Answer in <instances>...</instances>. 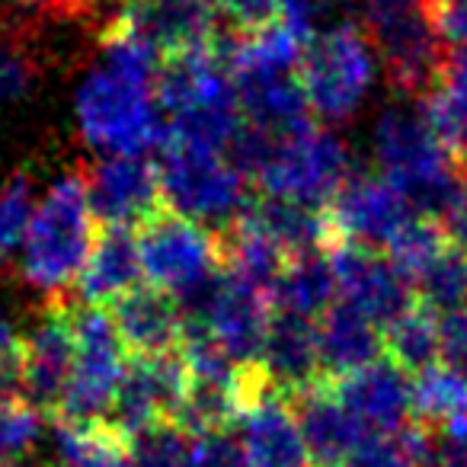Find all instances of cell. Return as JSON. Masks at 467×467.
Returning <instances> with one entry per match:
<instances>
[{
  "label": "cell",
  "instance_id": "obj_1",
  "mask_svg": "<svg viewBox=\"0 0 467 467\" xmlns=\"http://www.w3.org/2000/svg\"><path fill=\"white\" fill-rule=\"evenodd\" d=\"M231 161L263 195L327 208L352 176L349 154L330 131L301 122L285 131H263L244 122L231 141Z\"/></svg>",
  "mask_w": 467,
  "mask_h": 467
},
{
  "label": "cell",
  "instance_id": "obj_2",
  "mask_svg": "<svg viewBox=\"0 0 467 467\" xmlns=\"http://www.w3.org/2000/svg\"><path fill=\"white\" fill-rule=\"evenodd\" d=\"M375 154L381 176L410 195L416 212L435 221L467 182V170L435 135L420 103L384 112L375 129Z\"/></svg>",
  "mask_w": 467,
  "mask_h": 467
},
{
  "label": "cell",
  "instance_id": "obj_3",
  "mask_svg": "<svg viewBox=\"0 0 467 467\" xmlns=\"http://www.w3.org/2000/svg\"><path fill=\"white\" fill-rule=\"evenodd\" d=\"M99 221L87 195V176L71 173L58 180L39 202L23 241V279L39 292L61 295L80 279Z\"/></svg>",
  "mask_w": 467,
  "mask_h": 467
},
{
  "label": "cell",
  "instance_id": "obj_4",
  "mask_svg": "<svg viewBox=\"0 0 467 467\" xmlns=\"http://www.w3.org/2000/svg\"><path fill=\"white\" fill-rule=\"evenodd\" d=\"M157 106L154 80L103 65L78 93V122L84 138L106 154L144 157L167 138V122Z\"/></svg>",
  "mask_w": 467,
  "mask_h": 467
},
{
  "label": "cell",
  "instance_id": "obj_5",
  "mask_svg": "<svg viewBox=\"0 0 467 467\" xmlns=\"http://www.w3.org/2000/svg\"><path fill=\"white\" fill-rule=\"evenodd\" d=\"M157 170L167 208L218 234L254 205L247 173L231 161L227 150L163 138Z\"/></svg>",
  "mask_w": 467,
  "mask_h": 467
},
{
  "label": "cell",
  "instance_id": "obj_6",
  "mask_svg": "<svg viewBox=\"0 0 467 467\" xmlns=\"http://www.w3.org/2000/svg\"><path fill=\"white\" fill-rule=\"evenodd\" d=\"M144 282L180 305L202 295L224 269L221 234L173 208H161L135 227Z\"/></svg>",
  "mask_w": 467,
  "mask_h": 467
},
{
  "label": "cell",
  "instance_id": "obj_7",
  "mask_svg": "<svg viewBox=\"0 0 467 467\" xmlns=\"http://www.w3.org/2000/svg\"><path fill=\"white\" fill-rule=\"evenodd\" d=\"M375 80V52L356 23L314 33L298 65V84L307 109L327 122L349 119L368 97Z\"/></svg>",
  "mask_w": 467,
  "mask_h": 467
},
{
  "label": "cell",
  "instance_id": "obj_8",
  "mask_svg": "<svg viewBox=\"0 0 467 467\" xmlns=\"http://www.w3.org/2000/svg\"><path fill=\"white\" fill-rule=\"evenodd\" d=\"M365 23L390 84L410 97H426L448 58L426 0H365Z\"/></svg>",
  "mask_w": 467,
  "mask_h": 467
},
{
  "label": "cell",
  "instance_id": "obj_9",
  "mask_svg": "<svg viewBox=\"0 0 467 467\" xmlns=\"http://www.w3.org/2000/svg\"><path fill=\"white\" fill-rule=\"evenodd\" d=\"M74 320V368L61 397L55 422H106L119 384L129 368V352L119 339L106 307L71 305Z\"/></svg>",
  "mask_w": 467,
  "mask_h": 467
},
{
  "label": "cell",
  "instance_id": "obj_10",
  "mask_svg": "<svg viewBox=\"0 0 467 467\" xmlns=\"http://www.w3.org/2000/svg\"><path fill=\"white\" fill-rule=\"evenodd\" d=\"M180 307L186 320H195L227 358L237 365L260 362L275 311L266 288L234 275L231 269H221V275L205 292Z\"/></svg>",
  "mask_w": 467,
  "mask_h": 467
},
{
  "label": "cell",
  "instance_id": "obj_11",
  "mask_svg": "<svg viewBox=\"0 0 467 467\" xmlns=\"http://www.w3.org/2000/svg\"><path fill=\"white\" fill-rule=\"evenodd\" d=\"M333 224V241H352L381 250L416 218L410 195L388 176L352 173L327 205Z\"/></svg>",
  "mask_w": 467,
  "mask_h": 467
},
{
  "label": "cell",
  "instance_id": "obj_12",
  "mask_svg": "<svg viewBox=\"0 0 467 467\" xmlns=\"http://www.w3.org/2000/svg\"><path fill=\"white\" fill-rule=\"evenodd\" d=\"M327 256H330L333 279H337V295L356 305L381 330L416 305L410 279L381 250L352 241H333L327 247Z\"/></svg>",
  "mask_w": 467,
  "mask_h": 467
},
{
  "label": "cell",
  "instance_id": "obj_13",
  "mask_svg": "<svg viewBox=\"0 0 467 467\" xmlns=\"http://www.w3.org/2000/svg\"><path fill=\"white\" fill-rule=\"evenodd\" d=\"M74 320L61 295L48 298L33 330L23 337V397L42 416H55L74 368Z\"/></svg>",
  "mask_w": 467,
  "mask_h": 467
},
{
  "label": "cell",
  "instance_id": "obj_14",
  "mask_svg": "<svg viewBox=\"0 0 467 467\" xmlns=\"http://www.w3.org/2000/svg\"><path fill=\"white\" fill-rule=\"evenodd\" d=\"M186 384L189 371L180 352L154 358H129V368H125L106 422H112L129 439L150 426H161V422H176L180 403L186 397Z\"/></svg>",
  "mask_w": 467,
  "mask_h": 467
},
{
  "label": "cell",
  "instance_id": "obj_15",
  "mask_svg": "<svg viewBox=\"0 0 467 467\" xmlns=\"http://www.w3.org/2000/svg\"><path fill=\"white\" fill-rule=\"evenodd\" d=\"M87 195L99 224L138 227L154 212L167 208L161 170L144 157L109 154L87 173Z\"/></svg>",
  "mask_w": 467,
  "mask_h": 467
},
{
  "label": "cell",
  "instance_id": "obj_16",
  "mask_svg": "<svg viewBox=\"0 0 467 467\" xmlns=\"http://www.w3.org/2000/svg\"><path fill=\"white\" fill-rule=\"evenodd\" d=\"M349 413L368 429L375 439H388L413 422V381L390 358L365 365L352 375L324 381Z\"/></svg>",
  "mask_w": 467,
  "mask_h": 467
},
{
  "label": "cell",
  "instance_id": "obj_17",
  "mask_svg": "<svg viewBox=\"0 0 467 467\" xmlns=\"http://www.w3.org/2000/svg\"><path fill=\"white\" fill-rule=\"evenodd\" d=\"M106 311H109L112 327H116L129 358H154L180 352L186 314L173 295L154 285H138Z\"/></svg>",
  "mask_w": 467,
  "mask_h": 467
},
{
  "label": "cell",
  "instance_id": "obj_18",
  "mask_svg": "<svg viewBox=\"0 0 467 467\" xmlns=\"http://www.w3.org/2000/svg\"><path fill=\"white\" fill-rule=\"evenodd\" d=\"M237 422L247 467H314L292 400L273 384L247 403Z\"/></svg>",
  "mask_w": 467,
  "mask_h": 467
},
{
  "label": "cell",
  "instance_id": "obj_19",
  "mask_svg": "<svg viewBox=\"0 0 467 467\" xmlns=\"http://www.w3.org/2000/svg\"><path fill=\"white\" fill-rule=\"evenodd\" d=\"M292 407L314 467L346 464L358 448L375 439L324 381L314 384L305 394L292 397Z\"/></svg>",
  "mask_w": 467,
  "mask_h": 467
},
{
  "label": "cell",
  "instance_id": "obj_20",
  "mask_svg": "<svg viewBox=\"0 0 467 467\" xmlns=\"http://www.w3.org/2000/svg\"><path fill=\"white\" fill-rule=\"evenodd\" d=\"M260 365L273 388L288 400L324 381L317 346V320L288 311H273Z\"/></svg>",
  "mask_w": 467,
  "mask_h": 467
},
{
  "label": "cell",
  "instance_id": "obj_21",
  "mask_svg": "<svg viewBox=\"0 0 467 467\" xmlns=\"http://www.w3.org/2000/svg\"><path fill=\"white\" fill-rule=\"evenodd\" d=\"M141 279L144 269L135 227L99 224L97 241L78 279L80 301L93 307H112L122 295L141 285Z\"/></svg>",
  "mask_w": 467,
  "mask_h": 467
},
{
  "label": "cell",
  "instance_id": "obj_22",
  "mask_svg": "<svg viewBox=\"0 0 467 467\" xmlns=\"http://www.w3.org/2000/svg\"><path fill=\"white\" fill-rule=\"evenodd\" d=\"M317 346L324 381L352 375L384 356L381 327L343 298L333 301L317 320Z\"/></svg>",
  "mask_w": 467,
  "mask_h": 467
},
{
  "label": "cell",
  "instance_id": "obj_23",
  "mask_svg": "<svg viewBox=\"0 0 467 467\" xmlns=\"http://www.w3.org/2000/svg\"><path fill=\"white\" fill-rule=\"evenodd\" d=\"M221 244H224V269L254 282V285L266 288V292H273L275 279L282 275L285 263L292 260V254L275 241L273 234L263 227V221L254 214V205L234 221L231 227H224Z\"/></svg>",
  "mask_w": 467,
  "mask_h": 467
},
{
  "label": "cell",
  "instance_id": "obj_24",
  "mask_svg": "<svg viewBox=\"0 0 467 467\" xmlns=\"http://www.w3.org/2000/svg\"><path fill=\"white\" fill-rule=\"evenodd\" d=\"M273 307L275 311L298 314V317L320 320L327 307L339 298L337 279H333V266L327 250H307V254H295L285 263L282 275L273 285Z\"/></svg>",
  "mask_w": 467,
  "mask_h": 467
},
{
  "label": "cell",
  "instance_id": "obj_25",
  "mask_svg": "<svg viewBox=\"0 0 467 467\" xmlns=\"http://www.w3.org/2000/svg\"><path fill=\"white\" fill-rule=\"evenodd\" d=\"M435 135L451 148V154L467 170V48L445 58L439 84L420 99Z\"/></svg>",
  "mask_w": 467,
  "mask_h": 467
},
{
  "label": "cell",
  "instance_id": "obj_26",
  "mask_svg": "<svg viewBox=\"0 0 467 467\" xmlns=\"http://www.w3.org/2000/svg\"><path fill=\"white\" fill-rule=\"evenodd\" d=\"M381 339L384 358H390L407 375H420V371L439 365V314L422 301H416L407 314L384 327Z\"/></svg>",
  "mask_w": 467,
  "mask_h": 467
},
{
  "label": "cell",
  "instance_id": "obj_27",
  "mask_svg": "<svg viewBox=\"0 0 467 467\" xmlns=\"http://www.w3.org/2000/svg\"><path fill=\"white\" fill-rule=\"evenodd\" d=\"M58 467H129V435L112 422H55Z\"/></svg>",
  "mask_w": 467,
  "mask_h": 467
},
{
  "label": "cell",
  "instance_id": "obj_28",
  "mask_svg": "<svg viewBox=\"0 0 467 467\" xmlns=\"http://www.w3.org/2000/svg\"><path fill=\"white\" fill-rule=\"evenodd\" d=\"M416 301L432 307L435 314L467 307V254L451 241L413 275Z\"/></svg>",
  "mask_w": 467,
  "mask_h": 467
},
{
  "label": "cell",
  "instance_id": "obj_29",
  "mask_svg": "<svg viewBox=\"0 0 467 467\" xmlns=\"http://www.w3.org/2000/svg\"><path fill=\"white\" fill-rule=\"evenodd\" d=\"M467 416V381L445 365L420 371L413 381V420L429 429H445Z\"/></svg>",
  "mask_w": 467,
  "mask_h": 467
},
{
  "label": "cell",
  "instance_id": "obj_30",
  "mask_svg": "<svg viewBox=\"0 0 467 467\" xmlns=\"http://www.w3.org/2000/svg\"><path fill=\"white\" fill-rule=\"evenodd\" d=\"M33 212V180L26 173H14L0 186V266L26 241Z\"/></svg>",
  "mask_w": 467,
  "mask_h": 467
},
{
  "label": "cell",
  "instance_id": "obj_31",
  "mask_svg": "<svg viewBox=\"0 0 467 467\" xmlns=\"http://www.w3.org/2000/svg\"><path fill=\"white\" fill-rule=\"evenodd\" d=\"M42 435V413L26 400L0 403V467L20 464Z\"/></svg>",
  "mask_w": 467,
  "mask_h": 467
},
{
  "label": "cell",
  "instance_id": "obj_32",
  "mask_svg": "<svg viewBox=\"0 0 467 467\" xmlns=\"http://www.w3.org/2000/svg\"><path fill=\"white\" fill-rule=\"evenodd\" d=\"M186 467H247V454L231 429H218V432L192 435Z\"/></svg>",
  "mask_w": 467,
  "mask_h": 467
},
{
  "label": "cell",
  "instance_id": "obj_33",
  "mask_svg": "<svg viewBox=\"0 0 467 467\" xmlns=\"http://www.w3.org/2000/svg\"><path fill=\"white\" fill-rule=\"evenodd\" d=\"M212 10H218L231 33L247 36L279 23L282 0H212Z\"/></svg>",
  "mask_w": 467,
  "mask_h": 467
},
{
  "label": "cell",
  "instance_id": "obj_34",
  "mask_svg": "<svg viewBox=\"0 0 467 467\" xmlns=\"http://www.w3.org/2000/svg\"><path fill=\"white\" fill-rule=\"evenodd\" d=\"M36 61L16 42H0V103H14L33 87Z\"/></svg>",
  "mask_w": 467,
  "mask_h": 467
},
{
  "label": "cell",
  "instance_id": "obj_35",
  "mask_svg": "<svg viewBox=\"0 0 467 467\" xmlns=\"http://www.w3.org/2000/svg\"><path fill=\"white\" fill-rule=\"evenodd\" d=\"M439 365L467 381V307L439 314Z\"/></svg>",
  "mask_w": 467,
  "mask_h": 467
},
{
  "label": "cell",
  "instance_id": "obj_36",
  "mask_svg": "<svg viewBox=\"0 0 467 467\" xmlns=\"http://www.w3.org/2000/svg\"><path fill=\"white\" fill-rule=\"evenodd\" d=\"M339 467H416V464L407 454V448L400 445V439L388 435V439H371L368 445H362Z\"/></svg>",
  "mask_w": 467,
  "mask_h": 467
},
{
  "label": "cell",
  "instance_id": "obj_37",
  "mask_svg": "<svg viewBox=\"0 0 467 467\" xmlns=\"http://www.w3.org/2000/svg\"><path fill=\"white\" fill-rule=\"evenodd\" d=\"M426 4L441 39L467 48V0H426Z\"/></svg>",
  "mask_w": 467,
  "mask_h": 467
},
{
  "label": "cell",
  "instance_id": "obj_38",
  "mask_svg": "<svg viewBox=\"0 0 467 467\" xmlns=\"http://www.w3.org/2000/svg\"><path fill=\"white\" fill-rule=\"evenodd\" d=\"M439 467H467V416L439 429Z\"/></svg>",
  "mask_w": 467,
  "mask_h": 467
},
{
  "label": "cell",
  "instance_id": "obj_39",
  "mask_svg": "<svg viewBox=\"0 0 467 467\" xmlns=\"http://www.w3.org/2000/svg\"><path fill=\"white\" fill-rule=\"evenodd\" d=\"M439 224H441V231L448 234V241L467 254V182L461 186V192L451 199V205L441 212Z\"/></svg>",
  "mask_w": 467,
  "mask_h": 467
},
{
  "label": "cell",
  "instance_id": "obj_40",
  "mask_svg": "<svg viewBox=\"0 0 467 467\" xmlns=\"http://www.w3.org/2000/svg\"><path fill=\"white\" fill-rule=\"evenodd\" d=\"M16 368H23V337L10 324L7 314L0 311V375Z\"/></svg>",
  "mask_w": 467,
  "mask_h": 467
},
{
  "label": "cell",
  "instance_id": "obj_41",
  "mask_svg": "<svg viewBox=\"0 0 467 467\" xmlns=\"http://www.w3.org/2000/svg\"><path fill=\"white\" fill-rule=\"evenodd\" d=\"M23 7H46L58 14H80V0H16Z\"/></svg>",
  "mask_w": 467,
  "mask_h": 467
},
{
  "label": "cell",
  "instance_id": "obj_42",
  "mask_svg": "<svg viewBox=\"0 0 467 467\" xmlns=\"http://www.w3.org/2000/svg\"><path fill=\"white\" fill-rule=\"evenodd\" d=\"M7 467H29V464H7Z\"/></svg>",
  "mask_w": 467,
  "mask_h": 467
},
{
  "label": "cell",
  "instance_id": "obj_43",
  "mask_svg": "<svg viewBox=\"0 0 467 467\" xmlns=\"http://www.w3.org/2000/svg\"><path fill=\"white\" fill-rule=\"evenodd\" d=\"M192 4H208V0H192Z\"/></svg>",
  "mask_w": 467,
  "mask_h": 467
}]
</instances>
